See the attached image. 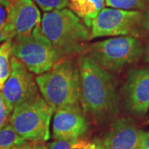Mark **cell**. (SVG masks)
Segmentation results:
<instances>
[{
  "instance_id": "29",
  "label": "cell",
  "mask_w": 149,
  "mask_h": 149,
  "mask_svg": "<svg viewBox=\"0 0 149 149\" xmlns=\"http://www.w3.org/2000/svg\"><path fill=\"white\" fill-rule=\"evenodd\" d=\"M148 123H149V122H148Z\"/></svg>"
},
{
  "instance_id": "13",
  "label": "cell",
  "mask_w": 149,
  "mask_h": 149,
  "mask_svg": "<svg viewBox=\"0 0 149 149\" xmlns=\"http://www.w3.org/2000/svg\"><path fill=\"white\" fill-rule=\"evenodd\" d=\"M104 0H70L68 3L70 10L83 21L85 26L91 28L92 22L104 9Z\"/></svg>"
},
{
  "instance_id": "6",
  "label": "cell",
  "mask_w": 149,
  "mask_h": 149,
  "mask_svg": "<svg viewBox=\"0 0 149 149\" xmlns=\"http://www.w3.org/2000/svg\"><path fill=\"white\" fill-rule=\"evenodd\" d=\"M143 52L139 39L120 36L91 44L89 56L106 70H119L137 61Z\"/></svg>"
},
{
  "instance_id": "18",
  "label": "cell",
  "mask_w": 149,
  "mask_h": 149,
  "mask_svg": "<svg viewBox=\"0 0 149 149\" xmlns=\"http://www.w3.org/2000/svg\"><path fill=\"white\" fill-rule=\"evenodd\" d=\"M78 140H54L48 144V149H73Z\"/></svg>"
},
{
  "instance_id": "8",
  "label": "cell",
  "mask_w": 149,
  "mask_h": 149,
  "mask_svg": "<svg viewBox=\"0 0 149 149\" xmlns=\"http://www.w3.org/2000/svg\"><path fill=\"white\" fill-rule=\"evenodd\" d=\"M2 94L5 104L11 110L39 94L36 78L18 59L13 56L10 74L3 85Z\"/></svg>"
},
{
  "instance_id": "4",
  "label": "cell",
  "mask_w": 149,
  "mask_h": 149,
  "mask_svg": "<svg viewBox=\"0 0 149 149\" xmlns=\"http://www.w3.org/2000/svg\"><path fill=\"white\" fill-rule=\"evenodd\" d=\"M54 109L39 94L13 109L10 125L24 141L45 143L50 139Z\"/></svg>"
},
{
  "instance_id": "28",
  "label": "cell",
  "mask_w": 149,
  "mask_h": 149,
  "mask_svg": "<svg viewBox=\"0 0 149 149\" xmlns=\"http://www.w3.org/2000/svg\"></svg>"
},
{
  "instance_id": "10",
  "label": "cell",
  "mask_w": 149,
  "mask_h": 149,
  "mask_svg": "<svg viewBox=\"0 0 149 149\" xmlns=\"http://www.w3.org/2000/svg\"><path fill=\"white\" fill-rule=\"evenodd\" d=\"M88 127L80 104L54 110L52 137L55 140L80 139L87 133Z\"/></svg>"
},
{
  "instance_id": "16",
  "label": "cell",
  "mask_w": 149,
  "mask_h": 149,
  "mask_svg": "<svg viewBox=\"0 0 149 149\" xmlns=\"http://www.w3.org/2000/svg\"><path fill=\"white\" fill-rule=\"evenodd\" d=\"M23 141L13 130L10 123L0 129V149H12Z\"/></svg>"
},
{
  "instance_id": "25",
  "label": "cell",
  "mask_w": 149,
  "mask_h": 149,
  "mask_svg": "<svg viewBox=\"0 0 149 149\" xmlns=\"http://www.w3.org/2000/svg\"><path fill=\"white\" fill-rule=\"evenodd\" d=\"M143 26L144 29L149 34V0L148 3V5L145 8V12H144V13H143Z\"/></svg>"
},
{
  "instance_id": "23",
  "label": "cell",
  "mask_w": 149,
  "mask_h": 149,
  "mask_svg": "<svg viewBox=\"0 0 149 149\" xmlns=\"http://www.w3.org/2000/svg\"><path fill=\"white\" fill-rule=\"evenodd\" d=\"M135 149H149V131L144 132L139 143Z\"/></svg>"
},
{
  "instance_id": "7",
  "label": "cell",
  "mask_w": 149,
  "mask_h": 149,
  "mask_svg": "<svg viewBox=\"0 0 149 149\" xmlns=\"http://www.w3.org/2000/svg\"><path fill=\"white\" fill-rule=\"evenodd\" d=\"M143 20L140 11L104 8L92 22L91 39L113 36L139 37L143 28Z\"/></svg>"
},
{
  "instance_id": "11",
  "label": "cell",
  "mask_w": 149,
  "mask_h": 149,
  "mask_svg": "<svg viewBox=\"0 0 149 149\" xmlns=\"http://www.w3.org/2000/svg\"><path fill=\"white\" fill-rule=\"evenodd\" d=\"M41 13L33 0H16L8 8L5 27L14 36L29 35L41 24Z\"/></svg>"
},
{
  "instance_id": "1",
  "label": "cell",
  "mask_w": 149,
  "mask_h": 149,
  "mask_svg": "<svg viewBox=\"0 0 149 149\" xmlns=\"http://www.w3.org/2000/svg\"><path fill=\"white\" fill-rule=\"evenodd\" d=\"M80 100L85 113L97 123H104L117 116L120 97L114 77L89 55L78 60Z\"/></svg>"
},
{
  "instance_id": "26",
  "label": "cell",
  "mask_w": 149,
  "mask_h": 149,
  "mask_svg": "<svg viewBox=\"0 0 149 149\" xmlns=\"http://www.w3.org/2000/svg\"><path fill=\"white\" fill-rule=\"evenodd\" d=\"M144 60L146 62H148L149 64V43L146 47V49L144 51Z\"/></svg>"
},
{
  "instance_id": "2",
  "label": "cell",
  "mask_w": 149,
  "mask_h": 149,
  "mask_svg": "<svg viewBox=\"0 0 149 149\" xmlns=\"http://www.w3.org/2000/svg\"><path fill=\"white\" fill-rule=\"evenodd\" d=\"M40 27L62 58L82 52L85 43L91 40L90 28L67 8L45 13Z\"/></svg>"
},
{
  "instance_id": "15",
  "label": "cell",
  "mask_w": 149,
  "mask_h": 149,
  "mask_svg": "<svg viewBox=\"0 0 149 149\" xmlns=\"http://www.w3.org/2000/svg\"><path fill=\"white\" fill-rule=\"evenodd\" d=\"M105 4L112 8L122 10H143L148 5V0H104Z\"/></svg>"
},
{
  "instance_id": "20",
  "label": "cell",
  "mask_w": 149,
  "mask_h": 149,
  "mask_svg": "<svg viewBox=\"0 0 149 149\" xmlns=\"http://www.w3.org/2000/svg\"><path fill=\"white\" fill-rule=\"evenodd\" d=\"M12 149H48V146L42 142L23 141L15 145Z\"/></svg>"
},
{
  "instance_id": "3",
  "label": "cell",
  "mask_w": 149,
  "mask_h": 149,
  "mask_svg": "<svg viewBox=\"0 0 149 149\" xmlns=\"http://www.w3.org/2000/svg\"><path fill=\"white\" fill-rule=\"evenodd\" d=\"M36 82L43 99L54 110L80 104L79 67L70 57L61 59L48 71L37 75Z\"/></svg>"
},
{
  "instance_id": "5",
  "label": "cell",
  "mask_w": 149,
  "mask_h": 149,
  "mask_svg": "<svg viewBox=\"0 0 149 149\" xmlns=\"http://www.w3.org/2000/svg\"><path fill=\"white\" fill-rule=\"evenodd\" d=\"M12 56L18 59L32 74L48 71L61 59L52 44L38 25L29 35L15 36L12 39Z\"/></svg>"
},
{
  "instance_id": "21",
  "label": "cell",
  "mask_w": 149,
  "mask_h": 149,
  "mask_svg": "<svg viewBox=\"0 0 149 149\" xmlns=\"http://www.w3.org/2000/svg\"><path fill=\"white\" fill-rule=\"evenodd\" d=\"M13 110H11L8 107L4 104L0 107V129L5 127L10 122L11 114Z\"/></svg>"
},
{
  "instance_id": "27",
  "label": "cell",
  "mask_w": 149,
  "mask_h": 149,
  "mask_svg": "<svg viewBox=\"0 0 149 149\" xmlns=\"http://www.w3.org/2000/svg\"><path fill=\"white\" fill-rule=\"evenodd\" d=\"M4 104V99H3V95L2 94V92H0V107L2 106Z\"/></svg>"
},
{
  "instance_id": "12",
  "label": "cell",
  "mask_w": 149,
  "mask_h": 149,
  "mask_svg": "<svg viewBox=\"0 0 149 149\" xmlns=\"http://www.w3.org/2000/svg\"><path fill=\"white\" fill-rule=\"evenodd\" d=\"M143 133L133 120L119 118L112 123L100 142L104 149H135Z\"/></svg>"
},
{
  "instance_id": "14",
  "label": "cell",
  "mask_w": 149,
  "mask_h": 149,
  "mask_svg": "<svg viewBox=\"0 0 149 149\" xmlns=\"http://www.w3.org/2000/svg\"><path fill=\"white\" fill-rule=\"evenodd\" d=\"M12 39L0 45V91L3 89L11 72Z\"/></svg>"
},
{
  "instance_id": "9",
  "label": "cell",
  "mask_w": 149,
  "mask_h": 149,
  "mask_svg": "<svg viewBox=\"0 0 149 149\" xmlns=\"http://www.w3.org/2000/svg\"><path fill=\"white\" fill-rule=\"evenodd\" d=\"M122 92L129 113L139 117L146 115L149 109V67L130 70Z\"/></svg>"
},
{
  "instance_id": "22",
  "label": "cell",
  "mask_w": 149,
  "mask_h": 149,
  "mask_svg": "<svg viewBox=\"0 0 149 149\" xmlns=\"http://www.w3.org/2000/svg\"><path fill=\"white\" fill-rule=\"evenodd\" d=\"M15 37L13 32H11L6 27L0 28V42H6L13 39Z\"/></svg>"
},
{
  "instance_id": "24",
  "label": "cell",
  "mask_w": 149,
  "mask_h": 149,
  "mask_svg": "<svg viewBox=\"0 0 149 149\" xmlns=\"http://www.w3.org/2000/svg\"><path fill=\"white\" fill-rule=\"evenodd\" d=\"M8 8L5 6L0 4V28L5 27L7 18H8Z\"/></svg>"
},
{
  "instance_id": "19",
  "label": "cell",
  "mask_w": 149,
  "mask_h": 149,
  "mask_svg": "<svg viewBox=\"0 0 149 149\" xmlns=\"http://www.w3.org/2000/svg\"><path fill=\"white\" fill-rule=\"evenodd\" d=\"M73 149H104L100 141H89L86 139H80L74 145Z\"/></svg>"
},
{
  "instance_id": "17",
  "label": "cell",
  "mask_w": 149,
  "mask_h": 149,
  "mask_svg": "<svg viewBox=\"0 0 149 149\" xmlns=\"http://www.w3.org/2000/svg\"><path fill=\"white\" fill-rule=\"evenodd\" d=\"M34 2L44 12L63 9L68 6L69 0H34Z\"/></svg>"
}]
</instances>
